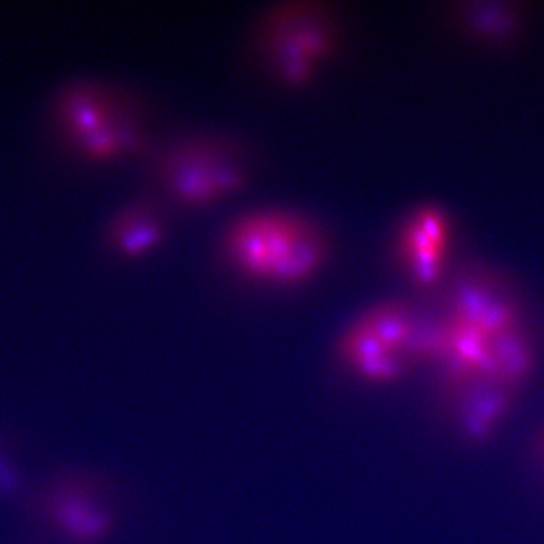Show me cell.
<instances>
[{
	"label": "cell",
	"mask_w": 544,
	"mask_h": 544,
	"mask_svg": "<svg viewBox=\"0 0 544 544\" xmlns=\"http://www.w3.org/2000/svg\"><path fill=\"white\" fill-rule=\"evenodd\" d=\"M427 363L436 366L449 407L475 395L519 398L537 368L520 307L487 282L461 283L428 322Z\"/></svg>",
	"instance_id": "1"
},
{
	"label": "cell",
	"mask_w": 544,
	"mask_h": 544,
	"mask_svg": "<svg viewBox=\"0 0 544 544\" xmlns=\"http://www.w3.org/2000/svg\"><path fill=\"white\" fill-rule=\"evenodd\" d=\"M220 247L244 279L280 288L315 279L330 257L327 232L313 218L283 208L239 215L224 230Z\"/></svg>",
	"instance_id": "2"
},
{
	"label": "cell",
	"mask_w": 544,
	"mask_h": 544,
	"mask_svg": "<svg viewBox=\"0 0 544 544\" xmlns=\"http://www.w3.org/2000/svg\"><path fill=\"white\" fill-rule=\"evenodd\" d=\"M159 191L183 208H209L244 191L250 159L241 144L217 133H186L153 153Z\"/></svg>",
	"instance_id": "3"
},
{
	"label": "cell",
	"mask_w": 544,
	"mask_h": 544,
	"mask_svg": "<svg viewBox=\"0 0 544 544\" xmlns=\"http://www.w3.org/2000/svg\"><path fill=\"white\" fill-rule=\"evenodd\" d=\"M339 22L330 5L283 2L260 16L254 49L280 85L303 88L339 49Z\"/></svg>",
	"instance_id": "4"
},
{
	"label": "cell",
	"mask_w": 544,
	"mask_h": 544,
	"mask_svg": "<svg viewBox=\"0 0 544 544\" xmlns=\"http://www.w3.org/2000/svg\"><path fill=\"white\" fill-rule=\"evenodd\" d=\"M428 322L401 301L366 310L339 339L340 359L354 374L377 386L396 383L427 363Z\"/></svg>",
	"instance_id": "5"
},
{
	"label": "cell",
	"mask_w": 544,
	"mask_h": 544,
	"mask_svg": "<svg viewBox=\"0 0 544 544\" xmlns=\"http://www.w3.org/2000/svg\"><path fill=\"white\" fill-rule=\"evenodd\" d=\"M28 519L64 544H100L115 516L102 478L81 467H58L29 489Z\"/></svg>",
	"instance_id": "6"
},
{
	"label": "cell",
	"mask_w": 544,
	"mask_h": 544,
	"mask_svg": "<svg viewBox=\"0 0 544 544\" xmlns=\"http://www.w3.org/2000/svg\"><path fill=\"white\" fill-rule=\"evenodd\" d=\"M70 120L87 155L94 159L140 155L150 146L146 118L130 97L106 88H85L70 106Z\"/></svg>",
	"instance_id": "7"
},
{
	"label": "cell",
	"mask_w": 544,
	"mask_h": 544,
	"mask_svg": "<svg viewBox=\"0 0 544 544\" xmlns=\"http://www.w3.org/2000/svg\"><path fill=\"white\" fill-rule=\"evenodd\" d=\"M449 245L448 215L436 206H424L416 209L399 230V262L415 285L433 288L445 271Z\"/></svg>",
	"instance_id": "8"
},
{
	"label": "cell",
	"mask_w": 544,
	"mask_h": 544,
	"mask_svg": "<svg viewBox=\"0 0 544 544\" xmlns=\"http://www.w3.org/2000/svg\"><path fill=\"white\" fill-rule=\"evenodd\" d=\"M167 221L152 201H136L124 209L109 230V242L118 253L140 257L152 253L164 242Z\"/></svg>",
	"instance_id": "9"
},
{
	"label": "cell",
	"mask_w": 544,
	"mask_h": 544,
	"mask_svg": "<svg viewBox=\"0 0 544 544\" xmlns=\"http://www.w3.org/2000/svg\"><path fill=\"white\" fill-rule=\"evenodd\" d=\"M31 487L26 484L25 472L14 455L13 448L0 439V498L25 501Z\"/></svg>",
	"instance_id": "10"
},
{
	"label": "cell",
	"mask_w": 544,
	"mask_h": 544,
	"mask_svg": "<svg viewBox=\"0 0 544 544\" xmlns=\"http://www.w3.org/2000/svg\"><path fill=\"white\" fill-rule=\"evenodd\" d=\"M540 455H541V460H543V463H544V433H543V436H541V440H540Z\"/></svg>",
	"instance_id": "11"
}]
</instances>
